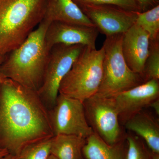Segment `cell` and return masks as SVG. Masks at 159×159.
I'll use <instances>...</instances> for the list:
<instances>
[{
	"instance_id": "18",
	"label": "cell",
	"mask_w": 159,
	"mask_h": 159,
	"mask_svg": "<svg viewBox=\"0 0 159 159\" xmlns=\"http://www.w3.org/2000/svg\"><path fill=\"white\" fill-rule=\"evenodd\" d=\"M141 76L144 82L151 80H159V39L150 41L148 57Z\"/></svg>"
},
{
	"instance_id": "27",
	"label": "cell",
	"mask_w": 159,
	"mask_h": 159,
	"mask_svg": "<svg viewBox=\"0 0 159 159\" xmlns=\"http://www.w3.org/2000/svg\"><path fill=\"white\" fill-rule=\"evenodd\" d=\"M152 159H159V153L152 152Z\"/></svg>"
},
{
	"instance_id": "17",
	"label": "cell",
	"mask_w": 159,
	"mask_h": 159,
	"mask_svg": "<svg viewBox=\"0 0 159 159\" xmlns=\"http://www.w3.org/2000/svg\"><path fill=\"white\" fill-rule=\"evenodd\" d=\"M135 24L149 35L150 41L159 39V5L143 12H137Z\"/></svg>"
},
{
	"instance_id": "21",
	"label": "cell",
	"mask_w": 159,
	"mask_h": 159,
	"mask_svg": "<svg viewBox=\"0 0 159 159\" xmlns=\"http://www.w3.org/2000/svg\"><path fill=\"white\" fill-rule=\"evenodd\" d=\"M79 8L92 5H110L118 6L128 11L141 12L135 0H72Z\"/></svg>"
},
{
	"instance_id": "14",
	"label": "cell",
	"mask_w": 159,
	"mask_h": 159,
	"mask_svg": "<svg viewBox=\"0 0 159 159\" xmlns=\"http://www.w3.org/2000/svg\"><path fill=\"white\" fill-rule=\"evenodd\" d=\"M44 19L51 23L59 21L95 27L72 0H47Z\"/></svg>"
},
{
	"instance_id": "15",
	"label": "cell",
	"mask_w": 159,
	"mask_h": 159,
	"mask_svg": "<svg viewBox=\"0 0 159 159\" xmlns=\"http://www.w3.org/2000/svg\"><path fill=\"white\" fill-rule=\"evenodd\" d=\"M127 149L126 137L109 145L94 132L87 138L82 153L84 159H126Z\"/></svg>"
},
{
	"instance_id": "30",
	"label": "cell",
	"mask_w": 159,
	"mask_h": 159,
	"mask_svg": "<svg viewBox=\"0 0 159 159\" xmlns=\"http://www.w3.org/2000/svg\"><path fill=\"white\" fill-rule=\"evenodd\" d=\"M3 149H2V148H0V151H1Z\"/></svg>"
},
{
	"instance_id": "25",
	"label": "cell",
	"mask_w": 159,
	"mask_h": 159,
	"mask_svg": "<svg viewBox=\"0 0 159 159\" xmlns=\"http://www.w3.org/2000/svg\"><path fill=\"white\" fill-rule=\"evenodd\" d=\"M7 78L5 75L2 73V71L0 70V84L4 82Z\"/></svg>"
},
{
	"instance_id": "26",
	"label": "cell",
	"mask_w": 159,
	"mask_h": 159,
	"mask_svg": "<svg viewBox=\"0 0 159 159\" xmlns=\"http://www.w3.org/2000/svg\"><path fill=\"white\" fill-rule=\"evenodd\" d=\"M2 159H16V158L15 156L12 155L11 154L8 153L5 157H3Z\"/></svg>"
},
{
	"instance_id": "2",
	"label": "cell",
	"mask_w": 159,
	"mask_h": 159,
	"mask_svg": "<svg viewBox=\"0 0 159 159\" xmlns=\"http://www.w3.org/2000/svg\"><path fill=\"white\" fill-rule=\"evenodd\" d=\"M51 23L43 19L21 45L6 54L0 70L7 78L33 90L39 89L51 50L45 40Z\"/></svg>"
},
{
	"instance_id": "10",
	"label": "cell",
	"mask_w": 159,
	"mask_h": 159,
	"mask_svg": "<svg viewBox=\"0 0 159 159\" xmlns=\"http://www.w3.org/2000/svg\"><path fill=\"white\" fill-rule=\"evenodd\" d=\"M159 98V80H157L146 81L111 97L118 112L119 122L123 125Z\"/></svg>"
},
{
	"instance_id": "24",
	"label": "cell",
	"mask_w": 159,
	"mask_h": 159,
	"mask_svg": "<svg viewBox=\"0 0 159 159\" xmlns=\"http://www.w3.org/2000/svg\"><path fill=\"white\" fill-rule=\"evenodd\" d=\"M8 153H9V152L6 149H4L2 150L1 151H0V159L2 158L3 157H5Z\"/></svg>"
},
{
	"instance_id": "20",
	"label": "cell",
	"mask_w": 159,
	"mask_h": 159,
	"mask_svg": "<svg viewBox=\"0 0 159 159\" xmlns=\"http://www.w3.org/2000/svg\"><path fill=\"white\" fill-rule=\"evenodd\" d=\"M52 139L26 146L15 156L16 159H48L51 155Z\"/></svg>"
},
{
	"instance_id": "1",
	"label": "cell",
	"mask_w": 159,
	"mask_h": 159,
	"mask_svg": "<svg viewBox=\"0 0 159 159\" xmlns=\"http://www.w3.org/2000/svg\"><path fill=\"white\" fill-rule=\"evenodd\" d=\"M54 136L48 109L37 91L9 78L0 84V148L16 156Z\"/></svg>"
},
{
	"instance_id": "29",
	"label": "cell",
	"mask_w": 159,
	"mask_h": 159,
	"mask_svg": "<svg viewBox=\"0 0 159 159\" xmlns=\"http://www.w3.org/2000/svg\"><path fill=\"white\" fill-rule=\"evenodd\" d=\"M48 159H57L56 158V157H55L54 156L52 155H50V156H49V157H48Z\"/></svg>"
},
{
	"instance_id": "22",
	"label": "cell",
	"mask_w": 159,
	"mask_h": 159,
	"mask_svg": "<svg viewBox=\"0 0 159 159\" xmlns=\"http://www.w3.org/2000/svg\"><path fill=\"white\" fill-rule=\"evenodd\" d=\"M138 3L141 12L146 11L159 5V0H135Z\"/></svg>"
},
{
	"instance_id": "13",
	"label": "cell",
	"mask_w": 159,
	"mask_h": 159,
	"mask_svg": "<svg viewBox=\"0 0 159 159\" xmlns=\"http://www.w3.org/2000/svg\"><path fill=\"white\" fill-rule=\"evenodd\" d=\"M144 110L132 117L124 125L129 131L143 139L152 152L159 153L158 120Z\"/></svg>"
},
{
	"instance_id": "6",
	"label": "cell",
	"mask_w": 159,
	"mask_h": 159,
	"mask_svg": "<svg viewBox=\"0 0 159 159\" xmlns=\"http://www.w3.org/2000/svg\"><path fill=\"white\" fill-rule=\"evenodd\" d=\"M85 46L57 44L51 48L41 86L37 91L47 108L54 106L61 80Z\"/></svg>"
},
{
	"instance_id": "7",
	"label": "cell",
	"mask_w": 159,
	"mask_h": 159,
	"mask_svg": "<svg viewBox=\"0 0 159 159\" xmlns=\"http://www.w3.org/2000/svg\"><path fill=\"white\" fill-rule=\"evenodd\" d=\"M49 113L54 136L73 135L87 139L94 133L87 121L83 102L78 99L58 94Z\"/></svg>"
},
{
	"instance_id": "16",
	"label": "cell",
	"mask_w": 159,
	"mask_h": 159,
	"mask_svg": "<svg viewBox=\"0 0 159 159\" xmlns=\"http://www.w3.org/2000/svg\"><path fill=\"white\" fill-rule=\"evenodd\" d=\"M86 139L73 135L58 134L51 141V154L57 159H84L82 149Z\"/></svg>"
},
{
	"instance_id": "11",
	"label": "cell",
	"mask_w": 159,
	"mask_h": 159,
	"mask_svg": "<svg viewBox=\"0 0 159 159\" xmlns=\"http://www.w3.org/2000/svg\"><path fill=\"white\" fill-rule=\"evenodd\" d=\"M99 31L94 26L52 22L46 31L45 40L50 49L57 44L82 45L96 48Z\"/></svg>"
},
{
	"instance_id": "19",
	"label": "cell",
	"mask_w": 159,
	"mask_h": 159,
	"mask_svg": "<svg viewBox=\"0 0 159 159\" xmlns=\"http://www.w3.org/2000/svg\"><path fill=\"white\" fill-rule=\"evenodd\" d=\"M128 144L126 159H152V152L143 139L129 132L126 135Z\"/></svg>"
},
{
	"instance_id": "23",
	"label": "cell",
	"mask_w": 159,
	"mask_h": 159,
	"mask_svg": "<svg viewBox=\"0 0 159 159\" xmlns=\"http://www.w3.org/2000/svg\"><path fill=\"white\" fill-rule=\"evenodd\" d=\"M148 107H150L156 113L157 116H159V98L155 99L152 102L148 105Z\"/></svg>"
},
{
	"instance_id": "28",
	"label": "cell",
	"mask_w": 159,
	"mask_h": 159,
	"mask_svg": "<svg viewBox=\"0 0 159 159\" xmlns=\"http://www.w3.org/2000/svg\"><path fill=\"white\" fill-rule=\"evenodd\" d=\"M6 55H0V65L2 64V63L3 62L5 58H6Z\"/></svg>"
},
{
	"instance_id": "8",
	"label": "cell",
	"mask_w": 159,
	"mask_h": 159,
	"mask_svg": "<svg viewBox=\"0 0 159 159\" xmlns=\"http://www.w3.org/2000/svg\"><path fill=\"white\" fill-rule=\"evenodd\" d=\"M87 121L95 133L109 145L125 139L119 115L111 98L93 96L83 102Z\"/></svg>"
},
{
	"instance_id": "9",
	"label": "cell",
	"mask_w": 159,
	"mask_h": 159,
	"mask_svg": "<svg viewBox=\"0 0 159 159\" xmlns=\"http://www.w3.org/2000/svg\"><path fill=\"white\" fill-rule=\"evenodd\" d=\"M106 36L123 34L136 22L137 12L110 5H92L80 8Z\"/></svg>"
},
{
	"instance_id": "12",
	"label": "cell",
	"mask_w": 159,
	"mask_h": 159,
	"mask_svg": "<svg viewBox=\"0 0 159 159\" xmlns=\"http://www.w3.org/2000/svg\"><path fill=\"white\" fill-rule=\"evenodd\" d=\"M149 46L148 33L137 24L123 34L121 47L125 62L132 71L141 76L148 57Z\"/></svg>"
},
{
	"instance_id": "5",
	"label": "cell",
	"mask_w": 159,
	"mask_h": 159,
	"mask_svg": "<svg viewBox=\"0 0 159 159\" xmlns=\"http://www.w3.org/2000/svg\"><path fill=\"white\" fill-rule=\"evenodd\" d=\"M123 34L106 36L103 44L104 57L102 81L94 96L109 98L144 83L139 74L131 70L122 51Z\"/></svg>"
},
{
	"instance_id": "4",
	"label": "cell",
	"mask_w": 159,
	"mask_h": 159,
	"mask_svg": "<svg viewBox=\"0 0 159 159\" xmlns=\"http://www.w3.org/2000/svg\"><path fill=\"white\" fill-rule=\"evenodd\" d=\"M104 54L103 47L85 46L61 80L59 94L82 102L95 95L102 81Z\"/></svg>"
},
{
	"instance_id": "3",
	"label": "cell",
	"mask_w": 159,
	"mask_h": 159,
	"mask_svg": "<svg viewBox=\"0 0 159 159\" xmlns=\"http://www.w3.org/2000/svg\"><path fill=\"white\" fill-rule=\"evenodd\" d=\"M47 0H0V55L24 43L43 20Z\"/></svg>"
}]
</instances>
